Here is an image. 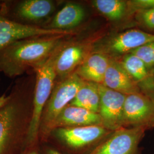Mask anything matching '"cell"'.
Returning <instances> with one entry per match:
<instances>
[{"mask_svg":"<svg viewBox=\"0 0 154 154\" xmlns=\"http://www.w3.org/2000/svg\"><path fill=\"white\" fill-rule=\"evenodd\" d=\"M35 82V72L19 77L0 107V154H22L26 148Z\"/></svg>","mask_w":154,"mask_h":154,"instance_id":"cell-1","label":"cell"},{"mask_svg":"<svg viewBox=\"0 0 154 154\" xmlns=\"http://www.w3.org/2000/svg\"><path fill=\"white\" fill-rule=\"evenodd\" d=\"M68 36L31 37L12 43L0 52V72L15 78L34 72Z\"/></svg>","mask_w":154,"mask_h":154,"instance_id":"cell-2","label":"cell"},{"mask_svg":"<svg viewBox=\"0 0 154 154\" xmlns=\"http://www.w3.org/2000/svg\"><path fill=\"white\" fill-rule=\"evenodd\" d=\"M58 4L52 0H2L0 7L3 14L13 22L45 28L57 11Z\"/></svg>","mask_w":154,"mask_h":154,"instance_id":"cell-3","label":"cell"},{"mask_svg":"<svg viewBox=\"0 0 154 154\" xmlns=\"http://www.w3.org/2000/svg\"><path fill=\"white\" fill-rule=\"evenodd\" d=\"M84 82L74 72L65 79L55 82L41 118L39 128V143L48 142L57 117L74 98Z\"/></svg>","mask_w":154,"mask_h":154,"instance_id":"cell-4","label":"cell"},{"mask_svg":"<svg viewBox=\"0 0 154 154\" xmlns=\"http://www.w3.org/2000/svg\"><path fill=\"white\" fill-rule=\"evenodd\" d=\"M61 44L55 49L46 61L34 70L36 82L33 100V116L28 134L26 147L39 142L38 135L40 120L45 106L55 85L57 78L55 58Z\"/></svg>","mask_w":154,"mask_h":154,"instance_id":"cell-5","label":"cell"},{"mask_svg":"<svg viewBox=\"0 0 154 154\" xmlns=\"http://www.w3.org/2000/svg\"><path fill=\"white\" fill-rule=\"evenodd\" d=\"M112 132L102 125L57 128L52 130L49 138L52 137L73 152L88 153Z\"/></svg>","mask_w":154,"mask_h":154,"instance_id":"cell-6","label":"cell"},{"mask_svg":"<svg viewBox=\"0 0 154 154\" xmlns=\"http://www.w3.org/2000/svg\"><path fill=\"white\" fill-rule=\"evenodd\" d=\"M146 131L141 127H123L111 132L86 154H138L139 144Z\"/></svg>","mask_w":154,"mask_h":154,"instance_id":"cell-7","label":"cell"},{"mask_svg":"<svg viewBox=\"0 0 154 154\" xmlns=\"http://www.w3.org/2000/svg\"><path fill=\"white\" fill-rule=\"evenodd\" d=\"M123 127H154V100L142 92L126 95L123 116Z\"/></svg>","mask_w":154,"mask_h":154,"instance_id":"cell-8","label":"cell"},{"mask_svg":"<svg viewBox=\"0 0 154 154\" xmlns=\"http://www.w3.org/2000/svg\"><path fill=\"white\" fill-rule=\"evenodd\" d=\"M100 105L98 114L102 125L114 131L123 128V116L126 95L107 88L99 84Z\"/></svg>","mask_w":154,"mask_h":154,"instance_id":"cell-9","label":"cell"},{"mask_svg":"<svg viewBox=\"0 0 154 154\" xmlns=\"http://www.w3.org/2000/svg\"><path fill=\"white\" fill-rule=\"evenodd\" d=\"M88 50L86 45L63 39L55 58V82L65 79L75 72L89 54Z\"/></svg>","mask_w":154,"mask_h":154,"instance_id":"cell-10","label":"cell"},{"mask_svg":"<svg viewBox=\"0 0 154 154\" xmlns=\"http://www.w3.org/2000/svg\"><path fill=\"white\" fill-rule=\"evenodd\" d=\"M73 34H74L73 30L62 31L21 25L7 18L2 13L0 7V52L9 45L21 39L41 35Z\"/></svg>","mask_w":154,"mask_h":154,"instance_id":"cell-11","label":"cell"},{"mask_svg":"<svg viewBox=\"0 0 154 154\" xmlns=\"http://www.w3.org/2000/svg\"><path fill=\"white\" fill-rule=\"evenodd\" d=\"M154 42V34L132 29L119 33L105 44V53L111 55H126L144 45Z\"/></svg>","mask_w":154,"mask_h":154,"instance_id":"cell-12","label":"cell"},{"mask_svg":"<svg viewBox=\"0 0 154 154\" xmlns=\"http://www.w3.org/2000/svg\"><path fill=\"white\" fill-rule=\"evenodd\" d=\"M140 91L154 100V74L144 63L131 53L125 55L120 61Z\"/></svg>","mask_w":154,"mask_h":154,"instance_id":"cell-13","label":"cell"},{"mask_svg":"<svg viewBox=\"0 0 154 154\" xmlns=\"http://www.w3.org/2000/svg\"><path fill=\"white\" fill-rule=\"evenodd\" d=\"M102 85L107 88L126 95L141 92L137 83L122 65L120 61L114 58H110Z\"/></svg>","mask_w":154,"mask_h":154,"instance_id":"cell-14","label":"cell"},{"mask_svg":"<svg viewBox=\"0 0 154 154\" xmlns=\"http://www.w3.org/2000/svg\"><path fill=\"white\" fill-rule=\"evenodd\" d=\"M93 125H102L101 118L98 113L69 105L57 117L53 130L57 128Z\"/></svg>","mask_w":154,"mask_h":154,"instance_id":"cell-15","label":"cell"},{"mask_svg":"<svg viewBox=\"0 0 154 154\" xmlns=\"http://www.w3.org/2000/svg\"><path fill=\"white\" fill-rule=\"evenodd\" d=\"M110 58L102 52L89 54L75 72L85 81L102 84Z\"/></svg>","mask_w":154,"mask_h":154,"instance_id":"cell-16","label":"cell"},{"mask_svg":"<svg viewBox=\"0 0 154 154\" xmlns=\"http://www.w3.org/2000/svg\"><path fill=\"white\" fill-rule=\"evenodd\" d=\"M85 17L82 6L75 2H67L55 13L45 29L72 31L81 24Z\"/></svg>","mask_w":154,"mask_h":154,"instance_id":"cell-17","label":"cell"},{"mask_svg":"<svg viewBox=\"0 0 154 154\" xmlns=\"http://www.w3.org/2000/svg\"><path fill=\"white\" fill-rule=\"evenodd\" d=\"M99 84L85 81L69 105L98 113L100 105Z\"/></svg>","mask_w":154,"mask_h":154,"instance_id":"cell-18","label":"cell"},{"mask_svg":"<svg viewBox=\"0 0 154 154\" xmlns=\"http://www.w3.org/2000/svg\"><path fill=\"white\" fill-rule=\"evenodd\" d=\"M94 8L112 21L122 20L127 14V1L123 0H95Z\"/></svg>","mask_w":154,"mask_h":154,"instance_id":"cell-19","label":"cell"},{"mask_svg":"<svg viewBox=\"0 0 154 154\" xmlns=\"http://www.w3.org/2000/svg\"><path fill=\"white\" fill-rule=\"evenodd\" d=\"M130 53L140 58L149 70H151L154 68V42L144 45L134 50Z\"/></svg>","mask_w":154,"mask_h":154,"instance_id":"cell-20","label":"cell"},{"mask_svg":"<svg viewBox=\"0 0 154 154\" xmlns=\"http://www.w3.org/2000/svg\"><path fill=\"white\" fill-rule=\"evenodd\" d=\"M127 14H131L154 8V0H131L127 1Z\"/></svg>","mask_w":154,"mask_h":154,"instance_id":"cell-21","label":"cell"},{"mask_svg":"<svg viewBox=\"0 0 154 154\" xmlns=\"http://www.w3.org/2000/svg\"><path fill=\"white\" fill-rule=\"evenodd\" d=\"M138 20L149 29H154V8L138 13Z\"/></svg>","mask_w":154,"mask_h":154,"instance_id":"cell-22","label":"cell"},{"mask_svg":"<svg viewBox=\"0 0 154 154\" xmlns=\"http://www.w3.org/2000/svg\"><path fill=\"white\" fill-rule=\"evenodd\" d=\"M22 154H41L39 142L27 147Z\"/></svg>","mask_w":154,"mask_h":154,"instance_id":"cell-23","label":"cell"},{"mask_svg":"<svg viewBox=\"0 0 154 154\" xmlns=\"http://www.w3.org/2000/svg\"><path fill=\"white\" fill-rule=\"evenodd\" d=\"M40 149H41V154H63L60 152L59 151L49 147H44L42 149L40 146Z\"/></svg>","mask_w":154,"mask_h":154,"instance_id":"cell-24","label":"cell"},{"mask_svg":"<svg viewBox=\"0 0 154 154\" xmlns=\"http://www.w3.org/2000/svg\"><path fill=\"white\" fill-rule=\"evenodd\" d=\"M8 95L6 94H3L0 96V107H1L2 105H4L7 100L8 99Z\"/></svg>","mask_w":154,"mask_h":154,"instance_id":"cell-25","label":"cell"},{"mask_svg":"<svg viewBox=\"0 0 154 154\" xmlns=\"http://www.w3.org/2000/svg\"><path fill=\"white\" fill-rule=\"evenodd\" d=\"M151 71H152V72L154 74V67L152 69V70H151Z\"/></svg>","mask_w":154,"mask_h":154,"instance_id":"cell-26","label":"cell"}]
</instances>
